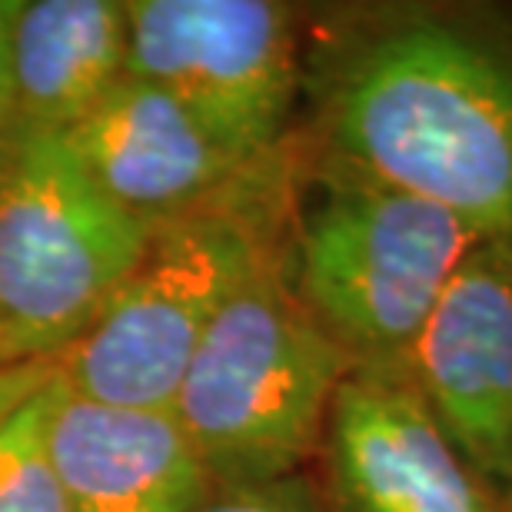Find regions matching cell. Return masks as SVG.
I'll return each mask as SVG.
<instances>
[{
	"instance_id": "7c38bea8",
	"label": "cell",
	"mask_w": 512,
	"mask_h": 512,
	"mask_svg": "<svg viewBox=\"0 0 512 512\" xmlns=\"http://www.w3.org/2000/svg\"><path fill=\"white\" fill-rule=\"evenodd\" d=\"M57 363L0 419V512H74L47 449Z\"/></svg>"
},
{
	"instance_id": "e0dca14e",
	"label": "cell",
	"mask_w": 512,
	"mask_h": 512,
	"mask_svg": "<svg viewBox=\"0 0 512 512\" xmlns=\"http://www.w3.org/2000/svg\"><path fill=\"white\" fill-rule=\"evenodd\" d=\"M503 509L512 512V479H509V486H506V493H503Z\"/></svg>"
},
{
	"instance_id": "2e32d148",
	"label": "cell",
	"mask_w": 512,
	"mask_h": 512,
	"mask_svg": "<svg viewBox=\"0 0 512 512\" xmlns=\"http://www.w3.org/2000/svg\"><path fill=\"white\" fill-rule=\"evenodd\" d=\"M14 153H17V140H10L0 133V187H4L7 173H10V163H14Z\"/></svg>"
},
{
	"instance_id": "8fae6325",
	"label": "cell",
	"mask_w": 512,
	"mask_h": 512,
	"mask_svg": "<svg viewBox=\"0 0 512 512\" xmlns=\"http://www.w3.org/2000/svg\"><path fill=\"white\" fill-rule=\"evenodd\" d=\"M124 0H20L10 27L14 140L64 137L127 77Z\"/></svg>"
},
{
	"instance_id": "5b68a950",
	"label": "cell",
	"mask_w": 512,
	"mask_h": 512,
	"mask_svg": "<svg viewBox=\"0 0 512 512\" xmlns=\"http://www.w3.org/2000/svg\"><path fill=\"white\" fill-rule=\"evenodd\" d=\"M60 137H20L0 187V366L57 363L147 250Z\"/></svg>"
},
{
	"instance_id": "8992f818",
	"label": "cell",
	"mask_w": 512,
	"mask_h": 512,
	"mask_svg": "<svg viewBox=\"0 0 512 512\" xmlns=\"http://www.w3.org/2000/svg\"><path fill=\"white\" fill-rule=\"evenodd\" d=\"M127 74L167 90L227 147L280 150L303 87L296 14L273 0H124Z\"/></svg>"
},
{
	"instance_id": "52a82bcc",
	"label": "cell",
	"mask_w": 512,
	"mask_h": 512,
	"mask_svg": "<svg viewBox=\"0 0 512 512\" xmlns=\"http://www.w3.org/2000/svg\"><path fill=\"white\" fill-rule=\"evenodd\" d=\"M320 456L333 512H506L406 370H350L326 416Z\"/></svg>"
},
{
	"instance_id": "6da1fadb",
	"label": "cell",
	"mask_w": 512,
	"mask_h": 512,
	"mask_svg": "<svg viewBox=\"0 0 512 512\" xmlns=\"http://www.w3.org/2000/svg\"><path fill=\"white\" fill-rule=\"evenodd\" d=\"M326 160L512 243V44L459 10L356 27L320 80Z\"/></svg>"
},
{
	"instance_id": "5bb4252c",
	"label": "cell",
	"mask_w": 512,
	"mask_h": 512,
	"mask_svg": "<svg viewBox=\"0 0 512 512\" xmlns=\"http://www.w3.org/2000/svg\"><path fill=\"white\" fill-rule=\"evenodd\" d=\"M20 0H0V133L14 140V104H10V27Z\"/></svg>"
},
{
	"instance_id": "9c48e42d",
	"label": "cell",
	"mask_w": 512,
	"mask_h": 512,
	"mask_svg": "<svg viewBox=\"0 0 512 512\" xmlns=\"http://www.w3.org/2000/svg\"><path fill=\"white\" fill-rule=\"evenodd\" d=\"M60 140L87 177L147 227L240 197L286 160L283 147L266 157L227 147L177 97L130 74Z\"/></svg>"
},
{
	"instance_id": "30bf717a",
	"label": "cell",
	"mask_w": 512,
	"mask_h": 512,
	"mask_svg": "<svg viewBox=\"0 0 512 512\" xmlns=\"http://www.w3.org/2000/svg\"><path fill=\"white\" fill-rule=\"evenodd\" d=\"M47 449L74 512H200L217 493L173 409L97 403L60 373Z\"/></svg>"
},
{
	"instance_id": "277c9868",
	"label": "cell",
	"mask_w": 512,
	"mask_h": 512,
	"mask_svg": "<svg viewBox=\"0 0 512 512\" xmlns=\"http://www.w3.org/2000/svg\"><path fill=\"white\" fill-rule=\"evenodd\" d=\"M479 240L456 213L323 160L313 197L290 217L286 270L353 370H406L419 330Z\"/></svg>"
},
{
	"instance_id": "4fadbf2b",
	"label": "cell",
	"mask_w": 512,
	"mask_h": 512,
	"mask_svg": "<svg viewBox=\"0 0 512 512\" xmlns=\"http://www.w3.org/2000/svg\"><path fill=\"white\" fill-rule=\"evenodd\" d=\"M200 512H333L303 476L250 489H217Z\"/></svg>"
},
{
	"instance_id": "3957f363",
	"label": "cell",
	"mask_w": 512,
	"mask_h": 512,
	"mask_svg": "<svg viewBox=\"0 0 512 512\" xmlns=\"http://www.w3.org/2000/svg\"><path fill=\"white\" fill-rule=\"evenodd\" d=\"M290 177L283 160L240 197L157 223L114 300L57 360L64 386L97 403L170 409L223 303L290 233Z\"/></svg>"
},
{
	"instance_id": "7a4b0ae2",
	"label": "cell",
	"mask_w": 512,
	"mask_h": 512,
	"mask_svg": "<svg viewBox=\"0 0 512 512\" xmlns=\"http://www.w3.org/2000/svg\"><path fill=\"white\" fill-rule=\"evenodd\" d=\"M350 370L296 296L283 240L223 303L170 409L217 489L280 483L320 453Z\"/></svg>"
},
{
	"instance_id": "ba28073f",
	"label": "cell",
	"mask_w": 512,
	"mask_h": 512,
	"mask_svg": "<svg viewBox=\"0 0 512 512\" xmlns=\"http://www.w3.org/2000/svg\"><path fill=\"white\" fill-rule=\"evenodd\" d=\"M406 376L469 466L512 479V243L483 237L419 330Z\"/></svg>"
},
{
	"instance_id": "9a60e30c",
	"label": "cell",
	"mask_w": 512,
	"mask_h": 512,
	"mask_svg": "<svg viewBox=\"0 0 512 512\" xmlns=\"http://www.w3.org/2000/svg\"><path fill=\"white\" fill-rule=\"evenodd\" d=\"M54 370V363H24V366H0V419L24 399L44 376Z\"/></svg>"
}]
</instances>
